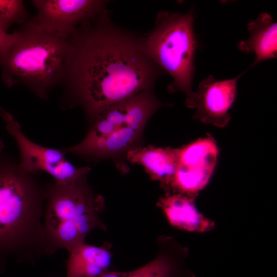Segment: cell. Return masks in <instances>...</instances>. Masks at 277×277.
Instances as JSON below:
<instances>
[{
	"label": "cell",
	"instance_id": "ba28073f",
	"mask_svg": "<svg viewBox=\"0 0 277 277\" xmlns=\"http://www.w3.org/2000/svg\"><path fill=\"white\" fill-rule=\"evenodd\" d=\"M36 14L30 19L51 32L69 35L80 24L108 11L102 0H33Z\"/></svg>",
	"mask_w": 277,
	"mask_h": 277
},
{
	"label": "cell",
	"instance_id": "30bf717a",
	"mask_svg": "<svg viewBox=\"0 0 277 277\" xmlns=\"http://www.w3.org/2000/svg\"><path fill=\"white\" fill-rule=\"evenodd\" d=\"M155 258L145 265L130 271L129 277H195L187 265L188 248L171 236L156 239Z\"/></svg>",
	"mask_w": 277,
	"mask_h": 277
},
{
	"label": "cell",
	"instance_id": "9a60e30c",
	"mask_svg": "<svg viewBox=\"0 0 277 277\" xmlns=\"http://www.w3.org/2000/svg\"><path fill=\"white\" fill-rule=\"evenodd\" d=\"M218 151L216 143L211 136L199 138L179 148L178 165L214 169Z\"/></svg>",
	"mask_w": 277,
	"mask_h": 277
},
{
	"label": "cell",
	"instance_id": "d6986e66",
	"mask_svg": "<svg viewBox=\"0 0 277 277\" xmlns=\"http://www.w3.org/2000/svg\"><path fill=\"white\" fill-rule=\"evenodd\" d=\"M5 148V145L2 139L0 138V154L3 153V151Z\"/></svg>",
	"mask_w": 277,
	"mask_h": 277
},
{
	"label": "cell",
	"instance_id": "ac0fdd59",
	"mask_svg": "<svg viewBox=\"0 0 277 277\" xmlns=\"http://www.w3.org/2000/svg\"><path fill=\"white\" fill-rule=\"evenodd\" d=\"M130 271H111L109 270L96 277H129Z\"/></svg>",
	"mask_w": 277,
	"mask_h": 277
},
{
	"label": "cell",
	"instance_id": "e0dca14e",
	"mask_svg": "<svg viewBox=\"0 0 277 277\" xmlns=\"http://www.w3.org/2000/svg\"><path fill=\"white\" fill-rule=\"evenodd\" d=\"M16 37V31L11 34H8L0 28V56L8 51L14 42Z\"/></svg>",
	"mask_w": 277,
	"mask_h": 277
},
{
	"label": "cell",
	"instance_id": "8fae6325",
	"mask_svg": "<svg viewBox=\"0 0 277 277\" xmlns=\"http://www.w3.org/2000/svg\"><path fill=\"white\" fill-rule=\"evenodd\" d=\"M178 152L179 148L138 146L130 150L126 159L142 166L151 180L158 182L166 192L170 193L178 165Z\"/></svg>",
	"mask_w": 277,
	"mask_h": 277
},
{
	"label": "cell",
	"instance_id": "8992f818",
	"mask_svg": "<svg viewBox=\"0 0 277 277\" xmlns=\"http://www.w3.org/2000/svg\"><path fill=\"white\" fill-rule=\"evenodd\" d=\"M193 24V8L186 13L161 11L153 29L144 35L149 55L172 77L168 90L184 93L186 106L190 108H192L194 96L192 85L197 46Z\"/></svg>",
	"mask_w": 277,
	"mask_h": 277
},
{
	"label": "cell",
	"instance_id": "7c38bea8",
	"mask_svg": "<svg viewBox=\"0 0 277 277\" xmlns=\"http://www.w3.org/2000/svg\"><path fill=\"white\" fill-rule=\"evenodd\" d=\"M195 198L179 193L166 192L157 205L173 226L189 232L204 233L212 230L214 222L199 212L194 204Z\"/></svg>",
	"mask_w": 277,
	"mask_h": 277
},
{
	"label": "cell",
	"instance_id": "5bb4252c",
	"mask_svg": "<svg viewBox=\"0 0 277 277\" xmlns=\"http://www.w3.org/2000/svg\"><path fill=\"white\" fill-rule=\"evenodd\" d=\"M67 277H96L108 270L112 253L107 245L97 247L85 242L69 252Z\"/></svg>",
	"mask_w": 277,
	"mask_h": 277
},
{
	"label": "cell",
	"instance_id": "9c48e42d",
	"mask_svg": "<svg viewBox=\"0 0 277 277\" xmlns=\"http://www.w3.org/2000/svg\"><path fill=\"white\" fill-rule=\"evenodd\" d=\"M245 73L221 81L208 75L201 81L194 92L192 108H195V112L193 117L217 127L226 126L230 118L229 110L235 98L238 81Z\"/></svg>",
	"mask_w": 277,
	"mask_h": 277
},
{
	"label": "cell",
	"instance_id": "3957f363",
	"mask_svg": "<svg viewBox=\"0 0 277 277\" xmlns=\"http://www.w3.org/2000/svg\"><path fill=\"white\" fill-rule=\"evenodd\" d=\"M15 31L14 42L0 56L2 80L8 87L22 85L38 98L47 100L63 80L70 34L47 31L30 19Z\"/></svg>",
	"mask_w": 277,
	"mask_h": 277
},
{
	"label": "cell",
	"instance_id": "7a4b0ae2",
	"mask_svg": "<svg viewBox=\"0 0 277 277\" xmlns=\"http://www.w3.org/2000/svg\"><path fill=\"white\" fill-rule=\"evenodd\" d=\"M9 154H0V267L9 257L34 262L50 255L42 221L47 184Z\"/></svg>",
	"mask_w": 277,
	"mask_h": 277
},
{
	"label": "cell",
	"instance_id": "277c9868",
	"mask_svg": "<svg viewBox=\"0 0 277 277\" xmlns=\"http://www.w3.org/2000/svg\"><path fill=\"white\" fill-rule=\"evenodd\" d=\"M170 105L162 103L154 90L143 92L104 110L81 142L63 150L89 161L111 159L120 167L127 153L140 146L151 117L160 108Z\"/></svg>",
	"mask_w": 277,
	"mask_h": 277
},
{
	"label": "cell",
	"instance_id": "2e32d148",
	"mask_svg": "<svg viewBox=\"0 0 277 277\" xmlns=\"http://www.w3.org/2000/svg\"><path fill=\"white\" fill-rule=\"evenodd\" d=\"M28 16L23 1H0V28L5 32L14 24L25 23Z\"/></svg>",
	"mask_w": 277,
	"mask_h": 277
},
{
	"label": "cell",
	"instance_id": "52a82bcc",
	"mask_svg": "<svg viewBox=\"0 0 277 277\" xmlns=\"http://www.w3.org/2000/svg\"><path fill=\"white\" fill-rule=\"evenodd\" d=\"M0 116L7 131L15 141L19 153L18 163L24 170L35 173L45 172L60 184H70L87 176L91 170L89 166H75L67 159L63 149L48 148L32 142L12 114L2 107Z\"/></svg>",
	"mask_w": 277,
	"mask_h": 277
},
{
	"label": "cell",
	"instance_id": "5b68a950",
	"mask_svg": "<svg viewBox=\"0 0 277 277\" xmlns=\"http://www.w3.org/2000/svg\"><path fill=\"white\" fill-rule=\"evenodd\" d=\"M87 176L68 184H47L43 227L50 255L63 248L70 252L93 230L107 229L101 217L105 200Z\"/></svg>",
	"mask_w": 277,
	"mask_h": 277
},
{
	"label": "cell",
	"instance_id": "6da1fadb",
	"mask_svg": "<svg viewBox=\"0 0 277 277\" xmlns=\"http://www.w3.org/2000/svg\"><path fill=\"white\" fill-rule=\"evenodd\" d=\"M109 13L83 22L69 36L59 106L81 107L89 126L109 107L154 90L164 73L149 55L144 36L118 26Z\"/></svg>",
	"mask_w": 277,
	"mask_h": 277
},
{
	"label": "cell",
	"instance_id": "4fadbf2b",
	"mask_svg": "<svg viewBox=\"0 0 277 277\" xmlns=\"http://www.w3.org/2000/svg\"><path fill=\"white\" fill-rule=\"evenodd\" d=\"M249 37L239 42L237 47L246 53L255 55L249 69L260 63L277 56V24L268 13H261L247 25Z\"/></svg>",
	"mask_w": 277,
	"mask_h": 277
}]
</instances>
